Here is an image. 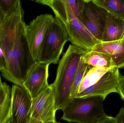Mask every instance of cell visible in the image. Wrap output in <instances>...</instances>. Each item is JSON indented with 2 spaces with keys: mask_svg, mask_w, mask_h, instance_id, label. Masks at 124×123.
Returning <instances> with one entry per match:
<instances>
[{
  "mask_svg": "<svg viewBox=\"0 0 124 123\" xmlns=\"http://www.w3.org/2000/svg\"><path fill=\"white\" fill-rule=\"evenodd\" d=\"M21 1L0 25V71L8 81L23 87L28 71L36 63L26 34Z\"/></svg>",
  "mask_w": 124,
  "mask_h": 123,
  "instance_id": "1",
  "label": "cell"
},
{
  "mask_svg": "<svg viewBox=\"0 0 124 123\" xmlns=\"http://www.w3.org/2000/svg\"><path fill=\"white\" fill-rule=\"evenodd\" d=\"M108 14L105 9L95 4L93 0H85L82 23L93 35L101 41Z\"/></svg>",
  "mask_w": 124,
  "mask_h": 123,
  "instance_id": "7",
  "label": "cell"
},
{
  "mask_svg": "<svg viewBox=\"0 0 124 123\" xmlns=\"http://www.w3.org/2000/svg\"><path fill=\"white\" fill-rule=\"evenodd\" d=\"M116 123H124V108H121L115 117Z\"/></svg>",
  "mask_w": 124,
  "mask_h": 123,
  "instance_id": "22",
  "label": "cell"
},
{
  "mask_svg": "<svg viewBox=\"0 0 124 123\" xmlns=\"http://www.w3.org/2000/svg\"><path fill=\"white\" fill-rule=\"evenodd\" d=\"M111 69L100 66L91 68L82 81L77 94L97 83L104 74Z\"/></svg>",
  "mask_w": 124,
  "mask_h": 123,
  "instance_id": "16",
  "label": "cell"
},
{
  "mask_svg": "<svg viewBox=\"0 0 124 123\" xmlns=\"http://www.w3.org/2000/svg\"><path fill=\"white\" fill-rule=\"evenodd\" d=\"M81 58L91 68L100 66L112 69L116 67L111 57L101 53L86 51L83 53Z\"/></svg>",
  "mask_w": 124,
  "mask_h": 123,
  "instance_id": "15",
  "label": "cell"
},
{
  "mask_svg": "<svg viewBox=\"0 0 124 123\" xmlns=\"http://www.w3.org/2000/svg\"><path fill=\"white\" fill-rule=\"evenodd\" d=\"M118 93L121 98L124 102V76L120 74L118 79Z\"/></svg>",
  "mask_w": 124,
  "mask_h": 123,
  "instance_id": "21",
  "label": "cell"
},
{
  "mask_svg": "<svg viewBox=\"0 0 124 123\" xmlns=\"http://www.w3.org/2000/svg\"><path fill=\"white\" fill-rule=\"evenodd\" d=\"M28 123H43L41 121H39L32 118H30Z\"/></svg>",
  "mask_w": 124,
  "mask_h": 123,
  "instance_id": "25",
  "label": "cell"
},
{
  "mask_svg": "<svg viewBox=\"0 0 124 123\" xmlns=\"http://www.w3.org/2000/svg\"><path fill=\"white\" fill-rule=\"evenodd\" d=\"M11 123H28L30 118L32 98L23 87L12 86Z\"/></svg>",
  "mask_w": 124,
  "mask_h": 123,
  "instance_id": "9",
  "label": "cell"
},
{
  "mask_svg": "<svg viewBox=\"0 0 124 123\" xmlns=\"http://www.w3.org/2000/svg\"><path fill=\"white\" fill-rule=\"evenodd\" d=\"M69 38L62 22L55 17L48 28L40 48L38 62L57 64L64 45Z\"/></svg>",
  "mask_w": 124,
  "mask_h": 123,
  "instance_id": "5",
  "label": "cell"
},
{
  "mask_svg": "<svg viewBox=\"0 0 124 123\" xmlns=\"http://www.w3.org/2000/svg\"><path fill=\"white\" fill-rule=\"evenodd\" d=\"M97 123H116V122L115 117L109 116L105 120Z\"/></svg>",
  "mask_w": 124,
  "mask_h": 123,
  "instance_id": "23",
  "label": "cell"
},
{
  "mask_svg": "<svg viewBox=\"0 0 124 123\" xmlns=\"http://www.w3.org/2000/svg\"><path fill=\"white\" fill-rule=\"evenodd\" d=\"M1 73H0V84H1V82H1Z\"/></svg>",
  "mask_w": 124,
  "mask_h": 123,
  "instance_id": "27",
  "label": "cell"
},
{
  "mask_svg": "<svg viewBox=\"0 0 124 123\" xmlns=\"http://www.w3.org/2000/svg\"><path fill=\"white\" fill-rule=\"evenodd\" d=\"M49 65L47 63L36 62L28 71L23 86L28 91L32 99L38 96L49 86L48 79Z\"/></svg>",
  "mask_w": 124,
  "mask_h": 123,
  "instance_id": "10",
  "label": "cell"
},
{
  "mask_svg": "<svg viewBox=\"0 0 124 123\" xmlns=\"http://www.w3.org/2000/svg\"><path fill=\"white\" fill-rule=\"evenodd\" d=\"M87 51L69 45L60 60L56 76L52 84L54 90L57 110H62L70 102V95L81 57Z\"/></svg>",
  "mask_w": 124,
  "mask_h": 123,
  "instance_id": "3",
  "label": "cell"
},
{
  "mask_svg": "<svg viewBox=\"0 0 124 123\" xmlns=\"http://www.w3.org/2000/svg\"><path fill=\"white\" fill-rule=\"evenodd\" d=\"M124 38V19L108 13L101 42H113Z\"/></svg>",
  "mask_w": 124,
  "mask_h": 123,
  "instance_id": "13",
  "label": "cell"
},
{
  "mask_svg": "<svg viewBox=\"0 0 124 123\" xmlns=\"http://www.w3.org/2000/svg\"><path fill=\"white\" fill-rule=\"evenodd\" d=\"M91 51L110 56L115 66L119 69L124 67V38L113 42H100L95 45Z\"/></svg>",
  "mask_w": 124,
  "mask_h": 123,
  "instance_id": "12",
  "label": "cell"
},
{
  "mask_svg": "<svg viewBox=\"0 0 124 123\" xmlns=\"http://www.w3.org/2000/svg\"><path fill=\"white\" fill-rule=\"evenodd\" d=\"M8 123H11V120H10L9 121V122H8Z\"/></svg>",
  "mask_w": 124,
  "mask_h": 123,
  "instance_id": "28",
  "label": "cell"
},
{
  "mask_svg": "<svg viewBox=\"0 0 124 123\" xmlns=\"http://www.w3.org/2000/svg\"><path fill=\"white\" fill-rule=\"evenodd\" d=\"M120 74L118 68L115 67L112 69L97 83L78 93L75 97L100 96L105 99L111 93H118L117 87Z\"/></svg>",
  "mask_w": 124,
  "mask_h": 123,
  "instance_id": "11",
  "label": "cell"
},
{
  "mask_svg": "<svg viewBox=\"0 0 124 123\" xmlns=\"http://www.w3.org/2000/svg\"><path fill=\"white\" fill-rule=\"evenodd\" d=\"M68 1L73 12L81 22L85 0H68Z\"/></svg>",
  "mask_w": 124,
  "mask_h": 123,
  "instance_id": "19",
  "label": "cell"
},
{
  "mask_svg": "<svg viewBox=\"0 0 124 123\" xmlns=\"http://www.w3.org/2000/svg\"><path fill=\"white\" fill-rule=\"evenodd\" d=\"M91 68L90 66L83 61L81 57L71 89L70 95V100L76 97L82 81Z\"/></svg>",
  "mask_w": 124,
  "mask_h": 123,
  "instance_id": "18",
  "label": "cell"
},
{
  "mask_svg": "<svg viewBox=\"0 0 124 123\" xmlns=\"http://www.w3.org/2000/svg\"><path fill=\"white\" fill-rule=\"evenodd\" d=\"M5 18V15L1 9L0 5V25L1 24Z\"/></svg>",
  "mask_w": 124,
  "mask_h": 123,
  "instance_id": "24",
  "label": "cell"
},
{
  "mask_svg": "<svg viewBox=\"0 0 124 123\" xmlns=\"http://www.w3.org/2000/svg\"><path fill=\"white\" fill-rule=\"evenodd\" d=\"M38 3L49 6L65 27L72 45L87 51H91L101 41L87 30L73 12L68 0H38Z\"/></svg>",
  "mask_w": 124,
  "mask_h": 123,
  "instance_id": "2",
  "label": "cell"
},
{
  "mask_svg": "<svg viewBox=\"0 0 124 123\" xmlns=\"http://www.w3.org/2000/svg\"><path fill=\"white\" fill-rule=\"evenodd\" d=\"M20 1L19 0H0V5L5 16L12 13Z\"/></svg>",
  "mask_w": 124,
  "mask_h": 123,
  "instance_id": "20",
  "label": "cell"
},
{
  "mask_svg": "<svg viewBox=\"0 0 124 123\" xmlns=\"http://www.w3.org/2000/svg\"><path fill=\"white\" fill-rule=\"evenodd\" d=\"M57 110L54 90L52 84L38 96L32 99L30 118L43 123L56 121Z\"/></svg>",
  "mask_w": 124,
  "mask_h": 123,
  "instance_id": "6",
  "label": "cell"
},
{
  "mask_svg": "<svg viewBox=\"0 0 124 123\" xmlns=\"http://www.w3.org/2000/svg\"><path fill=\"white\" fill-rule=\"evenodd\" d=\"M100 96L75 97L62 110V119L69 123H97L109 116L105 112L103 102Z\"/></svg>",
  "mask_w": 124,
  "mask_h": 123,
  "instance_id": "4",
  "label": "cell"
},
{
  "mask_svg": "<svg viewBox=\"0 0 124 123\" xmlns=\"http://www.w3.org/2000/svg\"><path fill=\"white\" fill-rule=\"evenodd\" d=\"M51 14H41L26 25V34L31 54L36 62L39 60L40 48L46 31L54 20Z\"/></svg>",
  "mask_w": 124,
  "mask_h": 123,
  "instance_id": "8",
  "label": "cell"
},
{
  "mask_svg": "<svg viewBox=\"0 0 124 123\" xmlns=\"http://www.w3.org/2000/svg\"><path fill=\"white\" fill-rule=\"evenodd\" d=\"M12 88L6 82L0 84V123H8L11 116Z\"/></svg>",
  "mask_w": 124,
  "mask_h": 123,
  "instance_id": "14",
  "label": "cell"
},
{
  "mask_svg": "<svg viewBox=\"0 0 124 123\" xmlns=\"http://www.w3.org/2000/svg\"><path fill=\"white\" fill-rule=\"evenodd\" d=\"M108 13L124 19V0H93Z\"/></svg>",
  "mask_w": 124,
  "mask_h": 123,
  "instance_id": "17",
  "label": "cell"
},
{
  "mask_svg": "<svg viewBox=\"0 0 124 123\" xmlns=\"http://www.w3.org/2000/svg\"><path fill=\"white\" fill-rule=\"evenodd\" d=\"M59 123V122H57L56 121H54V122H50V123Z\"/></svg>",
  "mask_w": 124,
  "mask_h": 123,
  "instance_id": "26",
  "label": "cell"
}]
</instances>
